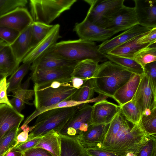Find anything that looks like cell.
<instances>
[{
  "instance_id": "6da1fadb",
  "label": "cell",
  "mask_w": 156,
  "mask_h": 156,
  "mask_svg": "<svg viewBox=\"0 0 156 156\" xmlns=\"http://www.w3.org/2000/svg\"><path fill=\"white\" fill-rule=\"evenodd\" d=\"M152 136L144 130L140 122L133 125L120 111L109 123L101 149L120 156L137 154Z\"/></svg>"
},
{
  "instance_id": "7a4b0ae2",
  "label": "cell",
  "mask_w": 156,
  "mask_h": 156,
  "mask_svg": "<svg viewBox=\"0 0 156 156\" xmlns=\"http://www.w3.org/2000/svg\"><path fill=\"white\" fill-rule=\"evenodd\" d=\"M134 74L109 61L103 62L99 64L92 78L95 92L112 98L116 91Z\"/></svg>"
},
{
  "instance_id": "3957f363",
  "label": "cell",
  "mask_w": 156,
  "mask_h": 156,
  "mask_svg": "<svg viewBox=\"0 0 156 156\" xmlns=\"http://www.w3.org/2000/svg\"><path fill=\"white\" fill-rule=\"evenodd\" d=\"M48 52L66 59L77 62L91 59L99 63L108 60L105 55L98 51V46L95 42L80 38L56 43Z\"/></svg>"
},
{
  "instance_id": "277c9868",
  "label": "cell",
  "mask_w": 156,
  "mask_h": 156,
  "mask_svg": "<svg viewBox=\"0 0 156 156\" xmlns=\"http://www.w3.org/2000/svg\"><path fill=\"white\" fill-rule=\"evenodd\" d=\"M79 108V106H75L56 108L39 114L34 125L30 127L27 141L41 137L52 130L58 133Z\"/></svg>"
},
{
  "instance_id": "5b68a950",
  "label": "cell",
  "mask_w": 156,
  "mask_h": 156,
  "mask_svg": "<svg viewBox=\"0 0 156 156\" xmlns=\"http://www.w3.org/2000/svg\"><path fill=\"white\" fill-rule=\"evenodd\" d=\"M34 104L37 110L66 100H71L78 89L71 83H67L58 88L51 86L48 82L34 84Z\"/></svg>"
},
{
  "instance_id": "8992f818",
  "label": "cell",
  "mask_w": 156,
  "mask_h": 156,
  "mask_svg": "<svg viewBox=\"0 0 156 156\" xmlns=\"http://www.w3.org/2000/svg\"><path fill=\"white\" fill-rule=\"evenodd\" d=\"M76 0H30L34 22L50 25L63 12L69 10Z\"/></svg>"
},
{
  "instance_id": "52a82bcc",
  "label": "cell",
  "mask_w": 156,
  "mask_h": 156,
  "mask_svg": "<svg viewBox=\"0 0 156 156\" xmlns=\"http://www.w3.org/2000/svg\"><path fill=\"white\" fill-rule=\"evenodd\" d=\"M92 106L86 103L80 108L59 132L61 136L78 140L92 125Z\"/></svg>"
},
{
  "instance_id": "ba28073f",
  "label": "cell",
  "mask_w": 156,
  "mask_h": 156,
  "mask_svg": "<svg viewBox=\"0 0 156 156\" xmlns=\"http://www.w3.org/2000/svg\"><path fill=\"white\" fill-rule=\"evenodd\" d=\"M156 85L146 74L142 76L139 85L132 99L141 115L156 108Z\"/></svg>"
},
{
  "instance_id": "9c48e42d",
  "label": "cell",
  "mask_w": 156,
  "mask_h": 156,
  "mask_svg": "<svg viewBox=\"0 0 156 156\" xmlns=\"http://www.w3.org/2000/svg\"><path fill=\"white\" fill-rule=\"evenodd\" d=\"M138 24L134 7L124 5L106 18L103 27L117 33Z\"/></svg>"
},
{
  "instance_id": "30bf717a",
  "label": "cell",
  "mask_w": 156,
  "mask_h": 156,
  "mask_svg": "<svg viewBox=\"0 0 156 156\" xmlns=\"http://www.w3.org/2000/svg\"><path fill=\"white\" fill-rule=\"evenodd\" d=\"M84 1L90 5L86 17L92 22L103 27L106 18L123 6L125 0H86Z\"/></svg>"
},
{
  "instance_id": "8fae6325",
  "label": "cell",
  "mask_w": 156,
  "mask_h": 156,
  "mask_svg": "<svg viewBox=\"0 0 156 156\" xmlns=\"http://www.w3.org/2000/svg\"><path fill=\"white\" fill-rule=\"evenodd\" d=\"M73 31L80 39L94 42H104L117 34L114 30L105 29L92 22L86 17L81 22L75 24Z\"/></svg>"
},
{
  "instance_id": "7c38bea8",
  "label": "cell",
  "mask_w": 156,
  "mask_h": 156,
  "mask_svg": "<svg viewBox=\"0 0 156 156\" xmlns=\"http://www.w3.org/2000/svg\"><path fill=\"white\" fill-rule=\"evenodd\" d=\"M30 13L24 7H18L0 16V26L15 30L20 33L33 22Z\"/></svg>"
},
{
  "instance_id": "4fadbf2b",
  "label": "cell",
  "mask_w": 156,
  "mask_h": 156,
  "mask_svg": "<svg viewBox=\"0 0 156 156\" xmlns=\"http://www.w3.org/2000/svg\"><path fill=\"white\" fill-rule=\"evenodd\" d=\"M74 67L34 70L32 71L31 79L34 84H38L54 80L71 83Z\"/></svg>"
},
{
  "instance_id": "5bb4252c",
  "label": "cell",
  "mask_w": 156,
  "mask_h": 156,
  "mask_svg": "<svg viewBox=\"0 0 156 156\" xmlns=\"http://www.w3.org/2000/svg\"><path fill=\"white\" fill-rule=\"evenodd\" d=\"M60 28L59 24L54 25L46 36L26 55L22 60L23 63L31 64L48 52L58 39L61 37L59 34Z\"/></svg>"
},
{
  "instance_id": "9a60e30c",
  "label": "cell",
  "mask_w": 156,
  "mask_h": 156,
  "mask_svg": "<svg viewBox=\"0 0 156 156\" xmlns=\"http://www.w3.org/2000/svg\"><path fill=\"white\" fill-rule=\"evenodd\" d=\"M151 29L139 24L136 25L116 36L103 42L98 45V50L103 55L107 54L116 47Z\"/></svg>"
},
{
  "instance_id": "2e32d148",
  "label": "cell",
  "mask_w": 156,
  "mask_h": 156,
  "mask_svg": "<svg viewBox=\"0 0 156 156\" xmlns=\"http://www.w3.org/2000/svg\"><path fill=\"white\" fill-rule=\"evenodd\" d=\"M139 25L152 29L156 27V0H134Z\"/></svg>"
},
{
  "instance_id": "e0dca14e",
  "label": "cell",
  "mask_w": 156,
  "mask_h": 156,
  "mask_svg": "<svg viewBox=\"0 0 156 156\" xmlns=\"http://www.w3.org/2000/svg\"><path fill=\"white\" fill-rule=\"evenodd\" d=\"M120 106L106 99L96 102L92 106L91 124H109L120 111Z\"/></svg>"
},
{
  "instance_id": "ac0fdd59",
  "label": "cell",
  "mask_w": 156,
  "mask_h": 156,
  "mask_svg": "<svg viewBox=\"0 0 156 156\" xmlns=\"http://www.w3.org/2000/svg\"><path fill=\"white\" fill-rule=\"evenodd\" d=\"M24 117L6 104H0V140L10 130L19 128Z\"/></svg>"
},
{
  "instance_id": "d6986e66",
  "label": "cell",
  "mask_w": 156,
  "mask_h": 156,
  "mask_svg": "<svg viewBox=\"0 0 156 156\" xmlns=\"http://www.w3.org/2000/svg\"><path fill=\"white\" fill-rule=\"evenodd\" d=\"M109 124H92L79 140L85 149H100L108 129Z\"/></svg>"
},
{
  "instance_id": "ffe728a7",
  "label": "cell",
  "mask_w": 156,
  "mask_h": 156,
  "mask_svg": "<svg viewBox=\"0 0 156 156\" xmlns=\"http://www.w3.org/2000/svg\"><path fill=\"white\" fill-rule=\"evenodd\" d=\"M78 62L66 59L48 52L33 62L30 69L32 71L38 69L73 66Z\"/></svg>"
},
{
  "instance_id": "44dd1931",
  "label": "cell",
  "mask_w": 156,
  "mask_h": 156,
  "mask_svg": "<svg viewBox=\"0 0 156 156\" xmlns=\"http://www.w3.org/2000/svg\"><path fill=\"white\" fill-rule=\"evenodd\" d=\"M31 24L20 33L14 42L9 45L20 63L29 51L32 37Z\"/></svg>"
},
{
  "instance_id": "7402d4cb",
  "label": "cell",
  "mask_w": 156,
  "mask_h": 156,
  "mask_svg": "<svg viewBox=\"0 0 156 156\" xmlns=\"http://www.w3.org/2000/svg\"><path fill=\"white\" fill-rule=\"evenodd\" d=\"M141 76L134 74L116 91L112 98L119 105L121 106L132 100L139 85Z\"/></svg>"
},
{
  "instance_id": "603a6c76",
  "label": "cell",
  "mask_w": 156,
  "mask_h": 156,
  "mask_svg": "<svg viewBox=\"0 0 156 156\" xmlns=\"http://www.w3.org/2000/svg\"><path fill=\"white\" fill-rule=\"evenodd\" d=\"M10 46L7 44L0 50V74L6 77L11 76L19 67Z\"/></svg>"
},
{
  "instance_id": "cb8c5ba5",
  "label": "cell",
  "mask_w": 156,
  "mask_h": 156,
  "mask_svg": "<svg viewBox=\"0 0 156 156\" xmlns=\"http://www.w3.org/2000/svg\"><path fill=\"white\" fill-rule=\"evenodd\" d=\"M142 34L134 37L116 47L108 54L133 59L135 55L141 50L154 44L151 43H138L137 40Z\"/></svg>"
},
{
  "instance_id": "d4e9b609",
  "label": "cell",
  "mask_w": 156,
  "mask_h": 156,
  "mask_svg": "<svg viewBox=\"0 0 156 156\" xmlns=\"http://www.w3.org/2000/svg\"><path fill=\"white\" fill-rule=\"evenodd\" d=\"M60 136L61 140L60 156H89L86 150L82 146L78 140Z\"/></svg>"
},
{
  "instance_id": "484cf974",
  "label": "cell",
  "mask_w": 156,
  "mask_h": 156,
  "mask_svg": "<svg viewBox=\"0 0 156 156\" xmlns=\"http://www.w3.org/2000/svg\"><path fill=\"white\" fill-rule=\"evenodd\" d=\"M34 147L43 148L54 156H60V136L57 132L52 130L42 136L39 143Z\"/></svg>"
},
{
  "instance_id": "4316f807",
  "label": "cell",
  "mask_w": 156,
  "mask_h": 156,
  "mask_svg": "<svg viewBox=\"0 0 156 156\" xmlns=\"http://www.w3.org/2000/svg\"><path fill=\"white\" fill-rule=\"evenodd\" d=\"M99 65L98 63L91 59L79 62L75 66L71 77L84 80L93 78Z\"/></svg>"
},
{
  "instance_id": "83f0119b",
  "label": "cell",
  "mask_w": 156,
  "mask_h": 156,
  "mask_svg": "<svg viewBox=\"0 0 156 156\" xmlns=\"http://www.w3.org/2000/svg\"><path fill=\"white\" fill-rule=\"evenodd\" d=\"M11 92L13 97L9 100L13 108L18 112L21 113L24 108L25 103L30 105L33 104L29 101L33 99L34 94V90L23 89L20 86Z\"/></svg>"
},
{
  "instance_id": "f1b7e54d",
  "label": "cell",
  "mask_w": 156,
  "mask_h": 156,
  "mask_svg": "<svg viewBox=\"0 0 156 156\" xmlns=\"http://www.w3.org/2000/svg\"><path fill=\"white\" fill-rule=\"evenodd\" d=\"M109 61L123 67L131 72L140 75L144 73L142 67L134 60L108 54L105 55Z\"/></svg>"
},
{
  "instance_id": "f546056e",
  "label": "cell",
  "mask_w": 156,
  "mask_h": 156,
  "mask_svg": "<svg viewBox=\"0 0 156 156\" xmlns=\"http://www.w3.org/2000/svg\"><path fill=\"white\" fill-rule=\"evenodd\" d=\"M94 92L93 79L84 80L83 85L78 89L71 99L83 103L93 102L96 101V99H92Z\"/></svg>"
},
{
  "instance_id": "4dcf8cb0",
  "label": "cell",
  "mask_w": 156,
  "mask_h": 156,
  "mask_svg": "<svg viewBox=\"0 0 156 156\" xmlns=\"http://www.w3.org/2000/svg\"><path fill=\"white\" fill-rule=\"evenodd\" d=\"M31 25L32 37L29 52L46 36L54 26L37 22H33Z\"/></svg>"
},
{
  "instance_id": "1f68e13d",
  "label": "cell",
  "mask_w": 156,
  "mask_h": 156,
  "mask_svg": "<svg viewBox=\"0 0 156 156\" xmlns=\"http://www.w3.org/2000/svg\"><path fill=\"white\" fill-rule=\"evenodd\" d=\"M120 106V112L127 121L133 125L139 123L142 115L133 101L131 100Z\"/></svg>"
},
{
  "instance_id": "d6a6232c",
  "label": "cell",
  "mask_w": 156,
  "mask_h": 156,
  "mask_svg": "<svg viewBox=\"0 0 156 156\" xmlns=\"http://www.w3.org/2000/svg\"><path fill=\"white\" fill-rule=\"evenodd\" d=\"M31 64L23 63L7 80L9 93L20 87L21 81L30 68Z\"/></svg>"
},
{
  "instance_id": "836d02e7",
  "label": "cell",
  "mask_w": 156,
  "mask_h": 156,
  "mask_svg": "<svg viewBox=\"0 0 156 156\" xmlns=\"http://www.w3.org/2000/svg\"><path fill=\"white\" fill-rule=\"evenodd\" d=\"M133 59L143 68L149 63L156 61V44L145 48L138 51Z\"/></svg>"
},
{
  "instance_id": "e575fe53",
  "label": "cell",
  "mask_w": 156,
  "mask_h": 156,
  "mask_svg": "<svg viewBox=\"0 0 156 156\" xmlns=\"http://www.w3.org/2000/svg\"><path fill=\"white\" fill-rule=\"evenodd\" d=\"M21 132L16 128L8 133L0 140V156H4L11 150L16 142L18 134Z\"/></svg>"
},
{
  "instance_id": "d590c367",
  "label": "cell",
  "mask_w": 156,
  "mask_h": 156,
  "mask_svg": "<svg viewBox=\"0 0 156 156\" xmlns=\"http://www.w3.org/2000/svg\"><path fill=\"white\" fill-rule=\"evenodd\" d=\"M140 122L146 133L156 137V108L148 114L142 115Z\"/></svg>"
},
{
  "instance_id": "8d00e7d4",
  "label": "cell",
  "mask_w": 156,
  "mask_h": 156,
  "mask_svg": "<svg viewBox=\"0 0 156 156\" xmlns=\"http://www.w3.org/2000/svg\"><path fill=\"white\" fill-rule=\"evenodd\" d=\"M27 0H0V16L18 7H25Z\"/></svg>"
},
{
  "instance_id": "74e56055",
  "label": "cell",
  "mask_w": 156,
  "mask_h": 156,
  "mask_svg": "<svg viewBox=\"0 0 156 156\" xmlns=\"http://www.w3.org/2000/svg\"><path fill=\"white\" fill-rule=\"evenodd\" d=\"M135 156H156V137L151 136Z\"/></svg>"
},
{
  "instance_id": "f35d334b",
  "label": "cell",
  "mask_w": 156,
  "mask_h": 156,
  "mask_svg": "<svg viewBox=\"0 0 156 156\" xmlns=\"http://www.w3.org/2000/svg\"><path fill=\"white\" fill-rule=\"evenodd\" d=\"M20 33V32L14 29L0 26V38L9 45L14 42Z\"/></svg>"
},
{
  "instance_id": "ab89813d",
  "label": "cell",
  "mask_w": 156,
  "mask_h": 156,
  "mask_svg": "<svg viewBox=\"0 0 156 156\" xmlns=\"http://www.w3.org/2000/svg\"><path fill=\"white\" fill-rule=\"evenodd\" d=\"M8 85L6 77L0 82V104H5L13 108L7 96Z\"/></svg>"
},
{
  "instance_id": "60d3db41",
  "label": "cell",
  "mask_w": 156,
  "mask_h": 156,
  "mask_svg": "<svg viewBox=\"0 0 156 156\" xmlns=\"http://www.w3.org/2000/svg\"><path fill=\"white\" fill-rule=\"evenodd\" d=\"M21 131L17 135L16 143L12 149L26 142L28 139L30 128L28 125H23L19 128Z\"/></svg>"
},
{
  "instance_id": "b9f144b4",
  "label": "cell",
  "mask_w": 156,
  "mask_h": 156,
  "mask_svg": "<svg viewBox=\"0 0 156 156\" xmlns=\"http://www.w3.org/2000/svg\"><path fill=\"white\" fill-rule=\"evenodd\" d=\"M156 27L152 29L148 32L143 34L138 38L137 42L140 44L156 43Z\"/></svg>"
},
{
  "instance_id": "7bdbcfd3",
  "label": "cell",
  "mask_w": 156,
  "mask_h": 156,
  "mask_svg": "<svg viewBox=\"0 0 156 156\" xmlns=\"http://www.w3.org/2000/svg\"><path fill=\"white\" fill-rule=\"evenodd\" d=\"M23 156H54L49 151L40 147H33L23 152Z\"/></svg>"
},
{
  "instance_id": "ee69618b",
  "label": "cell",
  "mask_w": 156,
  "mask_h": 156,
  "mask_svg": "<svg viewBox=\"0 0 156 156\" xmlns=\"http://www.w3.org/2000/svg\"><path fill=\"white\" fill-rule=\"evenodd\" d=\"M144 73L156 85V61L146 64L144 68Z\"/></svg>"
},
{
  "instance_id": "f6af8a7d",
  "label": "cell",
  "mask_w": 156,
  "mask_h": 156,
  "mask_svg": "<svg viewBox=\"0 0 156 156\" xmlns=\"http://www.w3.org/2000/svg\"><path fill=\"white\" fill-rule=\"evenodd\" d=\"M42 136L37 137L27 141L25 143L17 146L15 148H16L21 152H23L36 146L40 142Z\"/></svg>"
},
{
  "instance_id": "bcb514c9",
  "label": "cell",
  "mask_w": 156,
  "mask_h": 156,
  "mask_svg": "<svg viewBox=\"0 0 156 156\" xmlns=\"http://www.w3.org/2000/svg\"><path fill=\"white\" fill-rule=\"evenodd\" d=\"M86 149L89 156H120L115 154L101 149L94 148Z\"/></svg>"
},
{
  "instance_id": "7dc6e473",
  "label": "cell",
  "mask_w": 156,
  "mask_h": 156,
  "mask_svg": "<svg viewBox=\"0 0 156 156\" xmlns=\"http://www.w3.org/2000/svg\"><path fill=\"white\" fill-rule=\"evenodd\" d=\"M84 80L77 77H72L71 84L74 88L79 89L83 84Z\"/></svg>"
},
{
  "instance_id": "c3c4849f",
  "label": "cell",
  "mask_w": 156,
  "mask_h": 156,
  "mask_svg": "<svg viewBox=\"0 0 156 156\" xmlns=\"http://www.w3.org/2000/svg\"><path fill=\"white\" fill-rule=\"evenodd\" d=\"M4 156H23V152L16 148H14L8 152Z\"/></svg>"
},
{
  "instance_id": "681fc988",
  "label": "cell",
  "mask_w": 156,
  "mask_h": 156,
  "mask_svg": "<svg viewBox=\"0 0 156 156\" xmlns=\"http://www.w3.org/2000/svg\"><path fill=\"white\" fill-rule=\"evenodd\" d=\"M7 44L5 41L1 39L0 40V50Z\"/></svg>"
},
{
  "instance_id": "f907efd6",
  "label": "cell",
  "mask_w": 156,
  "mask_h": 156,
  "mask_svg": "<svg viewBox=\"0 0 156 156\" xmlns=\"http://www.w3.org/2000/svg\"><path fill=\"white\" fill-rule=\"evenodd\" d=\"M5 76L0 74V82L1 81V80L3 79L4 77H5Z\"/></svg>"
},
{
  "instance_id": "816d5d0a",
  "label": "cell",
  "mask_w": 156,
  "mask_h": 156,
  "mask_svg": "<svg viewBox=\"0 0 156 156\" xmlns=\"http://www.w3.org/2000/svg\"></svg>"
}]
</instances>
